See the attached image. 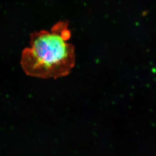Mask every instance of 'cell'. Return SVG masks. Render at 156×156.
<instances>
[{
	"mask_svg": "<svg viewBox=\"0 0 156 156\" xmlns=\"http://www.w3.org/2000/svg\"><path fill=\"white\" fill-rule=\"evenodd\" d=\"M68 22L60 21L49 31L31 33L29 48L22 53L21 65L27 75L57 79L71 72L75 63V48L67 43L71 32Z\"/></svg>",
	"mask_w": 156,
	"mask_h": 156,
	"instance_id": "cell-1",
	"label": "cell"
}]
</instances>
